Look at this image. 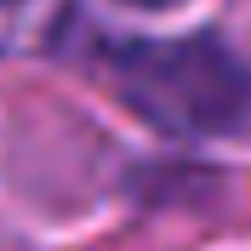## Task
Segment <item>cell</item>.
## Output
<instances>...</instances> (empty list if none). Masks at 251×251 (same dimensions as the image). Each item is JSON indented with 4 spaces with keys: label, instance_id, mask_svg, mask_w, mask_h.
Listing matches in <instances>:
<instances>
[{
    "label": "cell",
    "instance_id": "6da1fadb",
    "mask_svg": "<svg viewBox=\"0 0 251 251\" xmlns=\"http://www.w3.org/2000/svg\"><path fill=\"white\" fill-rule=\"evenodd\" d=\"M109 75L126 109L172 137H217L251 114V69L217 34L126 40L109 51Z\"/></svg>",
    "mask_w": 251,
    "mask_h": 251
},
{
    "label": "cell",
    "instance_id": "7a4b0ae2",
    "mask_svg": "<svg viewBox=\"0 0 251 251\" xmlns=\"http://www.w3.org/2000/svg\"><path fill=\"white\" fill-rule=\"evenodd\" d=\"M131 6H166V0H131Z\"/></svg>",
    "mask_w": 251,
    "mask_h": 251
}]
</instances>
